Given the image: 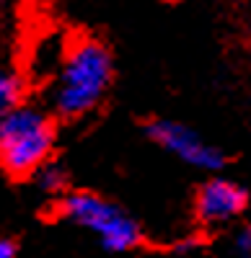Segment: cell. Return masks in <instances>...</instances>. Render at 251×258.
<instances>
[{
	"label": "cell",
	"instance_id": "obj_9",
	"mask_svg": "<svg viewBox=\"0 0 251 258\" xmlns=\"http://www.w3.org/2000/svg\"><path fill=\"white\" fill-rule=\"evenodd\" d=\"M0 258H18V250H16V243L13 240L0 238Z\"/></svg>",
	"mask_w": 251,
	"mask_h": 258
},
{
	"label": "cell",
	"instance_id": "obj_7",
	"mask_svg": "<svg viewBox=\"0 0 251 258\" xmlns=\"http://www.w3.org/2000/svg\"><path fill=\"white\" fill-rule=\"evenodd\" d=\"M21 98H24V80L8 70H0V119L21 106Z\"/></svg>",
	"mask_w": 251,
	"mask_h": 258
},
{
	"label": "cell",
	"instance_id": "obj_5",
	"mask_svg": "<svg viewBox=\"0 0 251 258\" xmlns=\"http://www.w3.org/2000/svg\"><path fill=\"white\" fill-rule=\"evenodd\" d=\"M248 191L238 181H231L225 176H213L197 188L194 197V214L197 222L205 227H223L233 220H241L248 209Z\"/></svg>",
	"mask_w": 251,
	"mask_h": 258
},
{
	"label": "cell",
	"instance_id": "obj_4",
	"mask_svg": "<svg viewBox=\"0 0 251 258\" xmlns=\"http://www.w3.org/2000/svg\"><path fill=\"white\" fill-rule=\"evenodd\" d=\"M145 135L150 142H156L161 150H166L169 155L179 158L181 163L192 165L205 173H220L225 168V155L223 150L207 142L197 129L186 126L174 119H153L145 124Z\"/></svg>",
	"mask_w": 251,
	"mask_h": 258
},
{
	"label": "cell",
	"instance_id": "obj_3",
	"mask_svg": "<svg viewBox=\"0 0 251 258\" xmlns=\"http://www.w3.org/2000/svg\"><path fill=\"white\" fill-rule=\"evenodd\" d=\"M60 214L88 230L109 253L135 250L142 240V227L132 214L93 191H68L60 199Z\"/></svg>",
	"mask_w": 251,
	"mask_h": 258
},
{
	"label": "cell",
	"instance_id": "obj_8",
	"mask_svg": "<svg viewBox=\"0 0 251 258\" xmlns=\"http://www.w3.org/2000/svg\"><path fill=\"white\" fill-rule=\"evenodd\" d=\"M233 253L238 258H251V222L241 225L233 238Z\"/></svg>",
	"mask_w": 251,
	"mask_h": 258
},
{
	"label": "cell",
	"instance_id": "obj_2",
	"mask_svg": "<svg viewBox=\"0 0 251 258\" xmlns=\"http://www.w3.org/2000/svg\"><path fill=\"white\" fill-rule=\"evenodd\" d=\"M57 140L55 116L39 106L21 103L0 119V168L13 178H31L52 160Z\"/></svg>",
	"mask_w": 251,
	"mask_h": 258
},
{
	"label": "cell",
	"instance_id": "obj_1",
	"mask_svg": "<svg viewBox=\"0 0 251 258\" xmlns=\"http://www.w3.org/2000/svg\"><path fill=\"white\" fill-rule=\"evenodd\" d=\"M114 78L112 52L93 36L75 39L65 47L57 73L52 75L47 101L55 119H80L104 101Z\"/></svg>",
	"mask_w": 251,
	"mask_h": 258
},
{
	"label": "cell",
	"instance_id": "obj_6",
	"mask_svg": "<svg viewBox=\"0 0 251 258\" xmlns=\"http://www.w3.org/2000/svg\"><path fill=\"white\" fill-rule=\"evenodd\" d=\"M34 186L41 191V194H47V197H65L68 194V170L62 168L57 160H49L44 163L36 173L31 176Z\"/></svg>",
	"mask_w": 251,
	"mask_h": 258
}]
</instances>
